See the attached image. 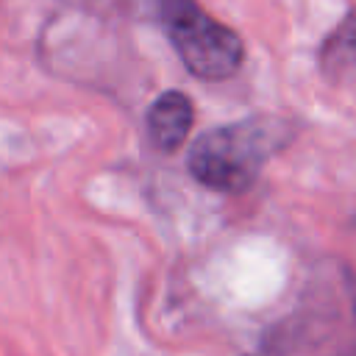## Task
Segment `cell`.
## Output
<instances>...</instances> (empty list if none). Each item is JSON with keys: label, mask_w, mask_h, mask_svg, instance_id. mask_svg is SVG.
<instances>
[{"label": "cell", "mask_w": 356, "mask_h": 356, "mask_svg": "<svg viewBox=\"0 0 356 356\" xmlns=\"http://www.w3.org/2000/svg\"><path fill=\"white\" fill-rule=\"evenodd\" d=\"M320 56H323L320 61H323V67L328 72H337V70H342L348 64H356V11H350L339 22V28L323 44Z\"/></svg>", "instance_id": "277c9868"}, {"label": "cell", "mask_w": 356, "mask_h": 356, "mask_svg": "<svg viewBox=\"0 0 356 356\" xmlns=\"http://www.w3.org/2000/svg\"><path fill=\"white\" fill-rule=\"evenodd\" d=\"M159 19L184 67L203 81H225L245 61V44L197 0H159Z\"/></svg>", "instance_id": "7a4b0ae2"}, {"label": "cell", "mask_w": 356, "mask_h": 356, "mask_svg": "<svg viewBox=\"0 0 356 356\" xmlns=\"http://www.w3.org/2000/svg\"><path fill=\"white\" fill-rule=\"evenodd\" d=\"M295 139V125L284 117H248L200 134L189 150V172L197 184L236 195L253 186L264 164Z\"/></svg>", "instance_id": "6da1fadb"}, {"label": "cell", "mask_w": 356, "mask_h": 356, "mask_svg": "<svg viewBox=\"0 0 356 356\" xmlns=\"http://www.w3.org/2000/svg\"><path fill=\"white\" fill-rule=\"evenodd\" d=\"M331 356H356V348H345V350H339V353H331Z\"/></svg>", "instance_id": "5b68a950"}, {"label": "cell", "mask_w": 356, "mask_h": 356, "mask_svg": "<svg viewBox=\"0 0 356 356\" xmlns=\"http://www.w3.org/2000/svg\"><path fill=\"white\" fill-rule=\"evenodd\" d=\"M192 122H195L192 100L178 89L159 95L147 108V134L161 153H175L186 142Z\"/></svg>", "instance_id": "3957f363"}]
</instances>
